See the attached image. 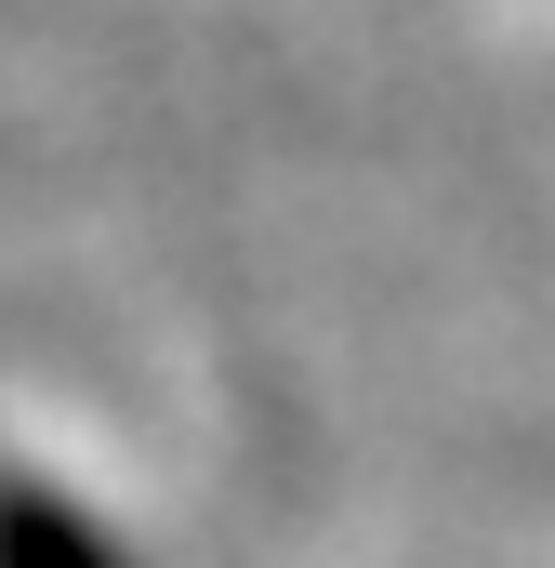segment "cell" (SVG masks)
Listing matches in <instances>:
<instances>
[{"instance_id":"cell-1","label":"cell","mask_w":555,"mask_h":568,"mask_svg":"<svg viewBox=\"0 0 555 568\" xmlns=\"http://www.w3.org/2000/svg\"><path fill=\"white\" fill-rule=\"evenodd\" d=\"M0 568H133L93 503H67L53 476H0Z\"/></svg>"}]
</instances>
